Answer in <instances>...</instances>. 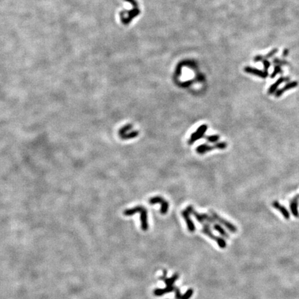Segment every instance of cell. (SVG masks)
<instances>
[{
    "label": "cell",
    "instance_id": "3957f363",
    "mask_svg": "<svg viewBox=\"0 0 299 299\" xmlns=\"http://www.w3.org/2000/svg\"><path fill=\"white\" fill-rule=\"evenodd\" d=\"M202 224V231L204 233V234L207 235V236H209L210 239H212L213 240H215V241H216L217 242V244L219 245V247H220V248L224 249L227 247L226 241H225V240L223 238H222V237H220L218 236H215V235L212 233L211 230H210V225L208 224V223L204 222H203Z\"/></svg>",
    "mask_w": 299,
    "mask_h": 299
},
{
    "label": "cell",
    "instance_id": "d4e9b609",
    "mask_svg": "<svg viewBox=\"0 0 299 299\" xmlns=\"http://www.w3.org/2000/svg\"><path fill=\"white\" fill-rule=\"evenodd\" d=\"M298 197H299V195H298Z\"/></svg>",
    "mask_w": 299,
    "mask_h": 299
},
{
    "label": "cell",
    "instance_id": "e0dca14e",
    "mask_svg": "<svg viewBox=\"0 0 299 299\" xmlns=\"http://www.w3.org/2000/svg\"><path fill=\"white\" fill-rule=\"evenodd\" d=\"M132 128V124H127V125H126V126H124L123 127H122L119 131V136H121L123 135H124V134H126L127 132L130 130Z\"/></svg>",
    "mask_w": 299,
    "mask_h": 299
},
{
    "label": "cell",
    "instance_id": "5bb4252c",
    "mask_svg": "<svg viewBox=\"0 0 299 299\" xmlns=\"http://www.w3.org/2000/svg\"><path fill=\"white\" fill-rule=\"evenodd\" d=\"M290 209L291 211L294 215V216L298 217V197L292 199L290 202Z\"/></svg>",
    "mask_w": 299,
    "mask_h": 299
},
{
    "label": "cell",
    "instance_id": "9a60e30c",
    "mask_svg": "<svg viewBox=\"0 0 299 299\" xmlns=\"http://www.w3.org/2000/svg\"><path fill=\"white\" fill-rule=\"evenodd\" d=\"M139 134V132L138 131L134 130V131H132L130 132H128V133H126V134H124V135L121 136V138L122 139H123V140H127V139H134V138H135V137H136L137 136H138Z\"/></svg>",
    "mask_w": 299,
    "mask_h": 299
},
{
    "label": "cell",
    "instance_id": "44dd1931",
    "mask_svg": "<svg viewBox=\"0 0 299 299\" xmlns=\"http://www.w3.org/2000/svg\"><path fill=\"white\" fill-rule=\"evenodd\" d=\"M215 146H216V149L224 150L227 148V143L226 142H218V143H215Z\"/></svg>",
    "mask_w": 299,
    "mask_h": 299
},
{
    "label": "cell",
    "instance_id": "8992f818",
    "mask_svg": "<svg viewBox=\"0 0 299 299\" xmlns=\"http://www.w3.org/2000/svg\"><path fill=\"white\" fill-rule=\"evenodd\" d=\"M208 129V126L207 125H202V126L198 127L197 130L195 132L191 134L190 138L189 139V140L188 141V145H192L195 143V141H197V140H199L202 137L204 136L205 132H207Z\"/></svg>",
    "mask_w": 299,
    "mask_h": 299
},
{
    "label": "cell",
    "instance_id": "9c48e42d",
    "mask_svg": "<svg viewBox=\"0 0 299 299\" xmlns=\"http://www.w3.org/2000/svg\"><path fill=\"white\" fill-rule=\"evenodd\" d=\"M298 85V82L297 81L289 82L288 83H287V84L283 88H281V89H279L276 91V93H275V97L276 98L281 97V96L284 94V93L287 92V91L290 90L291 89H294V88L297 87Z\"/></svg>",
    "mask_w": 299,
    "mask_h": 299
},
{
    "label": "cell",
    "instance_id": "8fae6325",
    "mask_svg": "<svg viewBox=\"0 0 299 299\" xmlns=\"http://www.w3.org/2000/svg\"><path fill=\"white\" fill-rule=\"evenodd\" d=\"M244 71L247 73L257 76H259L262 78H266L269 76L268 72H266V71H260L258 69H254L250 67H245Z\"/></svg>",
    "mask_w": 299,
    "mask_h": 299
},
{
    "label": "cell",
    "instance_id": "5b68a950",
    "mask_svg": "<svg viewBox=\"0 0 299 299\" xmlns=\"http://www.w3.org/2000/svg\"><path fill=\"white\" fill-rule=\"evenodd\" d=\"M148 202L149 204H150L152 205L155 204H161L160 212L161 214L164 215L167 213L169 208V204L167 201L164 200L163 197H160V196H155V197H151L150 199L148 200Z\"/></svg>",
    "mask_w": 299,
    "mask_h": 299
},
{
    "label": "cell",
    "instance_id": "ffe728a7",
    "mask_svg": "<svg viewBox=\"0 0 299 299\" xmlns=\"http://www.w3.org/2000/svg\"><path fill=\"white\" fill-rule=\"evenodd\" d=\"M282 73V69H281V67L279 65H276L275 66V67H274V72L271 73V78H275L277 75L278 74V73Z\"/></svg>",
    "mask_w": 299,
    "mask_h": 299
},
{
    "label": "cell",
    "instance_id": "30bf717a",
    "mask_svg": "<svg viewBox=\"0 0 299 299\" xmlns=\"http://www.w3.org/2000/svg\"><path fill=\"white\" fill-rule=\"evenodd\" d=\"M289 80H290V78L289 77H281L280 78H278V79L277 80L273 85H271V86L269 87L267 92L268 94L272 95L273 94H274V93L278 90L277 89H278V87L280 86L282 83L284 82H287Z\"/></svg>",
    "mask_w": 299,
    "mask_h": 299
},
{
    "label": "cell",
    "instance_id": "7c38bea8",
    "mask_svg": "<svg viewBox=\"0 0 299 299\" xmlns=\"http://www.w3.org/2000/svg\"><path fill=\"white\" fill-rule=\"evenodd\" d=\"M272 207H273L274 209H276L277 210H278L281 213V214L283 215V217L285 218V219L288 220L290 219V213H289L288 210H287L286 208L283 206H282L280 203L277 201H274L272 204Z\"/></svg>",
    "mask_w": 299,
    "mask_h": 299
},
{
    "label": "cell",
    "instance_id": "2e32d148",
    "mask_svg": "<svg viewBox=\"0 0 299 299\" xmlns=\"http://www.w3.org/2000/svg\"><path fill=\"white\" fill-rule=\"evenodd\" d=\"M213 229H214L215 230H216L217 231L219 232L221 234L223 237H227H227H229V235H228L226 231H225V230L224 229H223V228L221 226H220V224H217V223H215V224H213Z\"/></svg>",
    "mask_w": 299,
    "mask_h": 299
},
{
    "label": "cell",
    "instance_id": "4fadbf2b",
    "mask_svg": "<svg viewBox=\"0 0 299 299\" xmlns=\"http://www.w3.org/2000/svg\"><path fill=\"white\" fill-rule=\"evenodd\" d=\"M214 149H216L215 144L214 146H210V145H208V144H207V143H204V144H202V145H200V146L197 147V148H196V152H197L198 154H202L207 153L209 151L213 150Z\"/></svg>",
    "mask_w": 299,
    "mask_h": 299
},
{
    "label": "cell",
    "instance_id": "6da1fadb",
    "mask_svg": "<svg viewBox=\"0 0 299 299\" xmlns=\"http://www.w3.org/2000/svg\"><path fill=\"white\" fill-rule=\"evenodd\" d=\"M172 291H175L176 299H189L191 296H192L193 294V289H189V290L186 291L184 294L181 295L180 291L178 289V287L174 286V285H167L166 286V287H165L164 289H156V290H154L153 293L154 295H155L156 296H163V294H165L172 292Z\"/></svg>",
    "mask_w": 299,
    "mask_h": 299
},
{
    "label": "cell",
    "instance_id": "ac0fdd59",
    "mask_svg": "<svg viewBox=\"0 0 299 299\" xmlns=\"http://www.w3.org/2000/svg\"><path fill=\"white\" fill-rule=\"evenodd\" d=\"M278 52V49H274V50H272L270 52H269L267 55H265V56H264V57H263V56H260V55H258V56H256V58H255V60H256V62H258V61H260L263 59V58H271V56H273V55L275 54L276 53Z\"/></svg>",
    "mask_w": 299,
    "mask_h": 299
},
{
    "label": "cell",
    "instance_id": "603a6c76",
    "mask_svg": "<svg viewBox=\"0 0 299 299\" xmlns=\"http://www.w3.org/2000/svg\"><path fill=\"white\" fill-rule=\"evenodd\" d=\"M274 63H277V64H281V65H285V64H287L286 62H283V61H280V60H278V59L274 60Z\"/></svg>",
    "mask_w": 299,
    "mask_h": 299
},
{
    "label": "cell",
    "instance_id": "cb8c5ba5",
    "mask_svg": "<svg viewBox=\"0 0 299 299\" xmlns=\"http://www.w3.org/2000/svg\"><path fill=\"white\" fill-rule=\"evenodd\" d=\"M287 53H288V50H287V49H285V51H284V53H283L284 55L286 56V55H287Z\"/></svg>",
    "mask_w": 299,
    "mask_h": 299
},
{
    "label": "cell",
    "instance_id": "7a4b0ae2",
    "mask_svg": "<svg viewBox=\"0 0 299 299\" xmlns=\"http://www.w3.org/2000/svg\"><path fill=\"white\" fill-rule=\"evenodd\" d=\"M139 213L141 214V229L143 231H147L148 229V211L145 207L142 206H137L132 209H126L124 210L123 214L126 216H131L135 214V213Z\"/></svg>",
    "mask_w": 299,
    "mask_h": 299
},
{
    "label": "cell",
    "instance_id": "277c9868",
    "mask_svg": "<svg viewBox=\"0 0 299 299\" xmlns=\"http://www.w3.org/2000/svg\"><path fill=\"white\" fill-rule=\"evenodd\" d=\"M188 209V211L190 212V214H193L194 215V217H195V219L197 220L198 222H200V224H202L203 222H207L210 224H214L215 222V220L214 218L209 216V215L207 214H204V213H197L196 210L193 209V207L192 206H188V207L186 208Z\"/></svg>",
    "mask_w": 299,
    "mask_h": 299
},
{
    "label": "cell",
    "instance_id": "7402d4cb",
    "mask_svg": "<svg viewBox=\"0 0 299 299\" xmlns=\"http://www.w3.org/2000/svg\"><path fill=\"white\" fill-rule=\"evenodd\" d=\"M262 62H263V63L264 71L267 72L269 67H270V62H269V61L267 60H263V61H262Z\"/></svg>",
    "mask_w": 299,
    "mask_h": 299
},
{
    "label": "cell",
    "instance_id": "52a82bcc",
    "mask_svg": "<svg viewBox=\"0 0 299 299\" xmlns=\"http://www.w3.org/2000/svg\"><path fill=\"white\" fill-rule=\"evenodd\" d=\"M209 213H210V215H212L213 217L214 218V219L216 220L217 222L221 223L223 226H224L225 227L227 228V229H229L230 231L233 232V233L237 232V229L236 227L234 226V225L231 224V222H229V221H227V220H226L223 219L222 217H220V215L217 214V213H216L215 211H213V210H210Z\"/></svg>",
    "mask_w": 299,
    "mask_h": 299
},
{
    "label": "cell",
    "instance_id": "d6986e66",
    "mask_svg": "<svg viewBox=\"0 0 299 299\" xmlns=\"http://www.w3.org/2000/svg\"><path fill=\"white\" fill-rule=\"evenodd\" d=\"M204 138L210 143H217L220 139L219 135H211V136H206Z\"/></svg>",
    "mask_w": 299,
    "mask_h": 299
},
{
    "label": "cell",
    "instance_id": "ba28073f",
    "mask_svg": "<svg viewBox=\"0 0 299 299\" xmlns=\"http://www.w3.org/2000/svg\"><path fill=\"white\" fill-rule=\"evenodd\" d=\"M190 213L189 211H188L187 209L182 210V212H181L182 217H183V219H184L186 224H187L188 230L190 232H194L195 231V226L194 223H193V222L192 221V220L190 219Z\"/></svg>",
    "mask_w": 299,
    "mask_h": 299
}]
</instances>
